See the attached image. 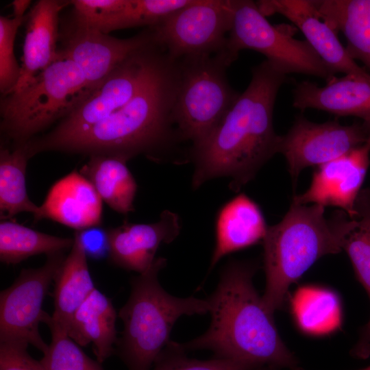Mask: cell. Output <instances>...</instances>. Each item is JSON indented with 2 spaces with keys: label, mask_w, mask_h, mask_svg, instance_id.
<instances>
[{
  "label": "cell",
  "mask_w": 370,
  "mask_h": 370,
  "mask_svg": "<svg viewBox=\"0 0 370 370\" xmlns=\"http://www.w3.org/2000/svg\"><path fill=\"white\" fill-rule=\"evenodd\" d=\"M293 106L301 110L317 109L370 121V80L347 74L333 77L322 87L303 81L293 90Z\"/></svg>",
  "instance_id": "d6986e66"
},
{
  "label": "cell",
  "mask_w": 370,
  "mask_h": 370,
  "mask_svg": "<svg viewBox=\"0 0 370 370\" xmlns=\"http://www.w3.org/2000/svg\"><path fill=\"white\" fill-rule=\"evenodd\" d=\"M180 79L179 62L167 57L125 106L46 151L108 156L128 161L138 155L158 161L180 140L172 119Z\"/></svg>",
  "instance_id": "3957f363"
},
{
  "label": "cell",
  "mask_w": 370,
  "mask_h": 370,
  "mask_svg": "<svg viewBox=\"0 0 370 370\" xmlns=\"http://www.w3.org/2000/svg\"><path fill=\"white\" fill-rule=\"evenodd\" d=\"M124 159L92 156L79 172L93 185L103 201L116 212L134 210L137 184Z\"/></svg>",
  "instance_id": "cb8c5ba5"
},
{
  "label": "cell",
  "mask_w": 370,
  "mask_h": 370,
  "mask_svg": "<svg viewBox=\"0 0 370 370\" xmlns=\"http://www.w3.org/2000/svg\"><path fill=\"white\" fill-rule=\"evenodd\" d=\"M256 261L232 260L220 273L206 299L211 321L203 334L181 347L186 352L209 350L213 358L254 364L258 367L297 370L299 360L282 341L273 314L253 284Z\"/></svg>",
  "instance_id": "7a4b0ae2"
},
{
  "label": "cell",
  "mask_w": 370,
  "mask_h": 370,
  "mask_svg": "<svg viewBox=\"0 0 370 370\" xmlns=\"http://www.w3.org/2000/svg\"><path fill=\"white\" fill-rule=\"evenodd\" d=\"M166 264L164 258H156L147 271L132 278L129 298L119 311L123 327L114 354L127 370H151L180 317L209 312L207 299L175 297L162 287L158 275Z\"/></svg>",
  "instance_id": "5b68a950"
},
{
  "label": "cell",
  "mask_w": 370,
  "mask_h": 370,
  "mask_svg": "<svg viewBox=\"0 0 370 370\" xmlns=\"http://www.w3.org/2000/svg\"><path fill=\"white\" fill-rule=\"evenodd\" d=\"M192 1L193 0H127L126 5L121 10L86 25L105 34L142 25L151 27L165 16Z\"/></svg>",
  "instance_id": "4316f807"
},
{
  "label": "cell",
  "mask_w": 370,
  "mask_h": 370,
  "mask_svg": "<svg viewBox=\"0 0 370 370\" xmlns=\"http://www.w3.org/2000/svg\"><path fill=\"white\" fill-rule=\"evenodd\" d=\"M31 157L25 144L1 142L0 149V217L10 219L21 212L31 213L35 221L40 214L39 206L28 197L26 169Z\"/></svg>",
  "instance_id": "d4e9b609"
},
{
  "label": "cell",
  "mask_w": 370,
  "mask_h": 370,
  "mask_svg": "<svg viewBox=\"0 0 370 370\" xmlns=\"http://www.w3.org/2000/svg\"><path fill=\"white\" fill-rule=\"evenodd\" d=\"M177 60L180 79L172 119L180 140L194 147L214 130L240 93L228 82L226 70L234 61L225 51Z\"/></svg>",
  "instance_id": "52a82bcc"
},
{
  "label": "cell",
  "mask_w": 370,
  "mask_h": 370,
  "mask_svg": "<svg viewBox=\"0 0 370 370\" xmlns=\"http://www.w3.org/2000/svg\"><path fill=\"white\" fill-rule=\"evenodd\" d=\"M154 34L147 27L128 38H117L70 17L60 28L58 54L73 62L94 90L133 53L150 43Z\"/></svg>",
  "instance_id": "4fadbf2b"
},
{
  "label": "cell",
  "mask_w": 370,
  "mask_h": 370,
  "mask_svg": "<svg viewBox=\"0 0 370 370\" xmlns=\"http://www.w3.org/2000/svg\"><path fill=\"white\" fill-rule=\"evenodd\" d=\"M355 209L357 225L345 237L342 249L348 255L356 275L370 300L369 188L361 190L356 201Z\"/></svg>",
  "instance_id": "83f0119b"
},
{
  "label": "cell",
  "mask_w": 370,
  "mask_h": 370,
  "mask_svg": "<svg viewBox=\"0 0 370 370\" xmlns=\"http://www.w3.org/2000/svg\"><path fill=\"white\" fill-rule=\"evenodd\" d=\"M127 0H73L71 17L76 21L90 25L123 8Z\"/></svg>",
  "instance_id": "836d02e7"
},
{
  "label": "cell",
  "mask_w": 370,
  "mask_h": 370,
  "mask_svg": "<svg viewBox=\"0 0 370 370\" xmlns=\"http://www.w3.org/2000/svg\"><path fill=\"white\" fill-rule=\"evenodd\" d=\"M268 227L259 206L244 193L223 205L215 223V246L210 269L224 256L262 241Z\"/></svg>",
  "instance_id": "ffe728a7"
},
{
  "label": "cell",
  "mask_w": 370,
  "mask_h": 370,
  "mask_svg": "<svg viewBox=\"0 0 370 370\" xmlns=\"http://www.w3.org/2000/svg\"><path fill=\"white\" fill-rule=\"evenodd\" d=\"M232 23L225 51L235 61L243 49L263 54L287 75L299 73L324 79L335 77L306 40H300L281 26L271 24L249 0H233Z\"/></svg>",
  "instance_id": "9c48e42d"
},
{
  "label": "cell",
  "mask_w": 370,
  "mask_h": 370,
  "mask_svg": "<svg viewBox=\"0 0 370 370\" xmlns=\"http://www.w3.org/2000/svg\"><path fill=\"white\" fill-rule=\"evenodd\" d=\"M233 13V0H193L150 27L174 60L214 55L226 47Z\"/></svg>",
  "instance_id": "30bf717a"
},
{
  "label": "cell",
  "mask_w": 370,
  "mask_h": 370,
  "mask_svg": "<svg viewBox=\"0 0 370 370\" xmlns=\"http://www.w3.org/2000/svg\"><path fill=\"white\" fill-rule=\"evenodd\" d=\"M66 256L64 251L48 255L42 266L22 269L14 282L1 291L0 342H25L46 352L49 345L38 328L50 315L43 310L42 303Z\"/></svg>",
  "instance_id": "8fae6325"
},
{
  "label": "cell",
  "mask_w": 370,
  "mask_h": 370,
  "mask_svg": "<svg viewBox=\"0 0 370 370\" xmlns=\"http://www.w3.org/2000/svg\"><path fill=\"white\" fill-rule=\"evenodd\" d=\"M69 4V1L40 0L32 8L25 17L21 76L11 92L26 87L58 58L60 14Z\"/></svg>",
  "instance_id": "ac0fdd59"
},
{
  "label": "cell",
  "mask_w": 370,
  "mask_h": 370,
  "mask_svg": "<svg viewBox=\"0 0 370 370\" xmlns=\"http://www.w3.org/2000/svg\"><path fill=\"white\" fill-rule=\"evenodd\" d=\"M264 16L280 14L291 21L334 73L365 77L370 73L352 59L337 34L318 15L313 0H261L256 2Z\"/></svg>",
  "instance_id": "9a60e30c"
},
{
  "label": "cell",
  "mask_w": 370,
  "mask_h": 370,
  "mask_svg": "<svg viewBox=\"0 0 370 370\" xmlns=\"http://www.w3.org/2000/svg\"><path fill=\"white\" fill-rule=\"evenodd\" d=\"M116 316L111 300L95 288L75 312L67 334L79 346L92 343L97 360L102 363L115 352Z\"/></svg>",
  "instance_id": "44dd1931"
},
{
  "label": "cell",
  "mask_w": 370,
  "mask_h": 370,
  "mask_svg": "<svg viewBox=\"0 0 370 370\" xmlns=\"http://www.w3.org/2000/svg\"><path fill=\"white\" fill-rule=\"evenodd\" d=\"M51 318L45 324L50 329L51 340L40 360L47 370H104L101 363L85 354Z\"/></svg>",
  "instance_id": "f1b7e54d"
},
{
  "label": "cell",
  "mask_w": 370,
  "mask_h": 370,
  "mask_svg": "<svg viewBox=\"0 0 370 370\" xmlns=\"http://www.w3.org/2000/svg\"><path fill=\"white\" fill-rule=\"evenodd\" d=\"M73 242V238L40 232L9 219L0 223V260L6 264H16L38 254L64 251Z\"/></svg>",
  "instance_id": "484cf974"
},
{
  "label": "cell",
  "mask_w": 370,
  "mask_h": 370,
  "mask_svg": "<svg viewBox=\"0 0 370 370\" xmlns=\"http://www.w3.org/2000/svg\"><path fill=\"white\" fill-rule=\"evenodd\" d=\"M358 370H370V366L367 367L363 368V369H358Z\"/></svg>",
  "instance_id": "f35d334b"
},
{
  "label": "cell",
  "mask_w": 370,
  "mask_h": 370,
  "mask_svg": "<svg viewBox=\"0 0 370 370\" xmlns=\"http://www.w3.org/2000/svg\"><path fill=\"white\" fill-rule=\"evenodd\" d=\"M286 80L287 74L267 60L252 69L245 90L208 136L190 149L194 189L223 176L238 192L278 153L280 135L274 130L273 109Z\"/></svg>",
  "instance_id": "6da1fadb"
},
{
  "label": "cell",
  "mask_w": 370,
  "mask_h": 370,
  "mask_svg": "<svg viewBox=\"0 0 370 370\" xmlns=\"http://www.w3.org/2000/svg\"><path fill=\"white\" fill-rule=\"evenodd\" d=\"M92 91L80 69L59 55L26 87L1 96V142L27 143L66 117Z\"/></svg>",
  "instance_id": "8992f818"
},
{
  "label": "cell",
  "mask_w": 370,
  "mask_h": 370,
  "mask_svg": "<svg viewBox=\"0 0 370 370\" xmlns=\"http://www.w3.org/2000/svg\"><path fill=\"white\" fill-rule=\"evenodd\" d=\"M102 202L91 182L75 169L51 186L38 221L51 219L75 231L101 225Z\"/></svg>",
  "instance_id": "e0dca14e"
},
{
  "label": "cell",
  "mask_w": 370,
  "mask_h": 370,
  "mask_svg": "<svg viewBox=\"0 0 370 370\" xmlns=\"http://www.w3.org/2000/svg\"><path fill=\"white\" fill-rule=\"evenodd\" d=\"M367 122L369 123V129H370V121H367ZM369 143H370V134H369Z\"/></svg>",
  "instance_id": "ab89813d"
},
{
  "label": "cell",
  "mask_w": 370,
  "mask_h": 370,
  "mask_svg": "<svg viewBox=\"0 0 370 370\" xmlns=\"http://www.w3.org/2000/svg\"><path fill=\"white\" fill-rule=\"evenodd\" d=\"M369 134L367 121L344 125L337 121L314 123L299 115L289 130L280 136L278 153L284 156L295 184L304 169L319 166L363 145Z\"/></svg>",
  "instance_id": "7c38bea8"
},
{
  "label": "cell",
  "mask_w": 370,
  "mask_h": 370,
  "mask_svg": "<svg viewBox=\"0 0 370 370\" xmlns=\"http://www.w3.org/2000/svg\"><path fill=\"white\" fill-rule=\"evenodd\" d=\"M180 343L170 341L151 370H257L258 366L243 361L213 358L198 360L188 356Z\"/></svg>",
  "instance_id": "4dcf8cb0"
},
{
  "label": "cell",
  "mask_w": 370,
  "mask_h": 370,
  "mask_svg": "<svg viewBox=\"0 0 370 370\" xmlns=\"http://www.w3.org/2000/svg\"><path fill=\"white\" fill-rule=\"evenodd\" d=\"M28 345L16 341L0 342V370H47L40 360L28 354Z\"/></svg>",
  "instance_id": "d6a6232c"
},
{
  "label": "cell",
  "mask_w": 370,
  "mask_h": 370,
  "mask_svg": "<svg viewBox=\"0 0 370 370\" xmlns=\"http://www.w3.org/2000/svg\"><path fill=\"white\" fill-rule=\"evenodd\" d=\"M107 229L110 262L140 274L152 265L160 245L169 243L177 238L181 230V221L176 213L166 210L155 223L125 222Z\"/></svg>",
  "instance_id": "2e32d148"
},
{
  "label": "cell",
  "mask_w": 370,
  "mask_h": 370,
  "mask_svg": "<svg viewBox=\"0 0 370 370\" xmlns=\"http://www.w3.org/2000/svg\"><path fill=\"white\" fill-rule=\"evenodd\" d=\"M168 53L155 39L116 66L89 95L48 132L25 143L31 157L51 145L86 130L131 100Z\"/></svg>",
  "instance_id": "ba28073f"
},
{
  "label": "cell",
  "mask_w": 370,
  "mask_h": 370,
  "mask_svg": "<svg viewBox=\"0 0 370 370\" xmlns=\"http://www.w3.org/2000/svg\"><path fill=\"white\" fill-rule=\"evenodd\" d=\"M73 238V245L54 280V312L51 318L66 334L75 312L96 288L77 231Z\"/></svg>",
  "instance_id": "7402d4cb"
},
{
  "label": "cell",
  "mask_w": 370,
  "mask_h": 370,
  "mask_svg": "<svg viewBox=\"0 0 370 370\" xmlns=\"http://www.w3.org/2000/svg\"><path fill=\"white\" fill-rule=\"evenodd\" d=\"M87 256L101 258L109 253L108 229L101 225L77 231Z\"/></svg>",
  "instance_id": "e575fe53"
},
{
  "label": "cell",
  "mask_w": 370,
  "mask_h": 370,
  "mask_svg": "<svg viewBox=\"0 0 370 370\" xmlns=\"http://www.w3.org/2000/svg\"><path fill=\"white\" fill-rule=\"evenodd\" d=\"M369 155L368 140L345 154L319 166L308 189L295 195L292 201L336 207L350 218L356 219V201L369 166Z\"/></svg>",
  "instance_id": "5bb4252c"
},
{
  "label": "cell",
  "mask_w": 370,
  "mask_h": 370,
  "mask_svg": "<svg viewBox=\"0 0 370 370\" xmlns=\"http://www.w3.org/2000/svg\"><path fill=\"white\" fill-rule=\"evenodd\" d=\"M25 20V16H0V91L2 95L11 92L20 79L21 69L14 48L16 32Z\"/></svg>",
  "instance_id": "1f68e13d"
},
{
  "label": "cell",
  "mask_w": 370,
  "mask_h": 370,
  "mask_svg": "<svg viewBox=\"0 0 370 370\" xmlns=\"http://www.w3.org/2000/svg\"><path fill=\"white\" fill-rule=\"evenodd\" d=\"M318 15L347 40L345 49L354 60L370 71V0H313Z\"/></svg>",
  "instance_id": "603a6c76"
},
{
  "label": "cell",
  "mask_w": 370,
  "mask_h": 370,
  "mask_svg": "<svg viewBox=\"0 0 370 370\" xmlns=\"http://www.w3.org/2000/svg\"><path fill=\"white\" fill-rule=\"evenodd\" d=\"M370 345V320H369L361 338L354 349L355 354L360 357L366 356L368 354L369 347Z\"/></svg>",
  "instance_id": "d590c367"
},
{
  "label": "cell",
  "mask_w": 370,
  "mask_h": 370,
  "mask_svg": "<svg viewBox=\"0 0 370 370\" xmlns=\"http://www.w3.org/2000/svg\"><path fill=\"white\" fill-rule=\"evenodd\" d=\"M295 311L303 329L310 332H324L332 329L338 321L337 301L330 293L319 289H306L297 296Z\"/></svg>",
  "instance_id": "f546056e"
},
{
  "label": "cell",
  "mask_w": 370,
  "mask_h": 370,
  "mask_svg": "<svg viewBox=\"0 0 370 370\" xmlns=\"http://www.w3.org/2000/svg\"><path fill=\"white\" fill-rule=\"evenodd\" d=\"M299 369H298L297 370H299ZM257 370H280L278 369H276V368H273V367H262L259 369H258Z\"/></svg>",
  "instance_id": "74e56055"
},
{
  "label": "cell",
  "mask_w": 370,
  "mask_h": 370,
  "mask_svg": "<svg viewBox=\"0 0 370 370\" xmlns=\"http://www.w3.org/2000/svg\"><path fill=\"white\" fill-rule=\"evenodd\" d=\"M32 1L29 0H14L12 2V8L13 11V17L22 18L26 10L28 8Z\"/></svg>",
  "instance_id": "8d00e7d4"
},
{
  "label": "cell",
  "mask_w": 370,
  "mask_h": 370,
  "mask_svg": "<svg viewBox=\"0 0 370 370\" xmlns=\"http://www.w3.org/2000/svg\"><path fill=\"white\" fill-rule=\"evenodd\" d=\"M317 204L291 202L278 223L269 226L262 241L266 276L262 299L272 314L282 307L289 287L320 258L341 252L357 219L338 210L329 217Z\"/></svg>",
  "instance_id": "277c9868"
}]
</instances>
